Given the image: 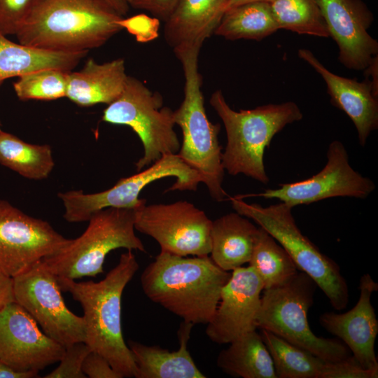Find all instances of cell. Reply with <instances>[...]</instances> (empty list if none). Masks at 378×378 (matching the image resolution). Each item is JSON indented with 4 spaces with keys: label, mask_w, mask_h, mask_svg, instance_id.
I'll return each mask as SVG.
<instances>
[{
    "label": "cell",
    "mask_w": 378,
    "mask_h": 378,
    "mask_svg": "<svg viewBox=\"0 0 378 378\" xmlns=\"http://www.w3.org/2000/svg\"><path fill=\"white\" fill-rule=\"evenodd\" d=\"M231 273L207 256H179L160 251L141 276L144 293L184 322L206 324Z\"/></svg>",
    "instance_id": "obj_1"
},
{
    "label": "cell",
    "mask_w": 378,
    "mask_h": 378,
    "mask_svg": "<svg viewBox=\"0 0 378 378\" xmlns=\"http://www.w3.org/2000/svg\"><path fill=\"white\" fill-rule=\"evenodd\" d=\"M139 267L134 254L127 250L99 282H77L57 276L62 291L69 293L83 307L84 342L106 358L122 378L136 377L137 374L134 357L122 335L121 302L125 288Z\"/></svg>",
    "instance_id": "obj_2"
},
{
    "label": "cell",
    "mask_w": 378,
    "mask_h": 378,
    "mask_svg": "<svg viewBox=\"0 0 378 378\" xmlns=\"http://www.w3.org/2000/svg\"><path fill=\"white\" fill-rule=\"evenodd\" d=\"M122 17L106 0H37L15 36L39 49L88 52L122 29Z\"/></svg>",
    "instance_id": "obj_3"
},
{
    "label": "cell",
    "mask_w": 378,
    "mask_h": 378,
    "mask_svg": "<svg viewBox=\"0 0 378 378\" xmlns=\"http://www.w3.org/2000/svg\"><path fill=\"white\" fill-rule=\"evenodd\" d=\"M209 103L222 120L227 144L222 164L232 176L244 174L262 183L270 181L264 164V154L272 138L287 125L303 118L293 102L270 104L253 109L234 111L221 90L212 93Z\"/></svg>",
    "instance_id": "obj_4"
},
{
    "label": "cell",
    "mask_w": 378,
    "mask_h": 378,
    "mask_svg": "<svg viewBox=\"0 0 378 378\" xmlns=\"http://www.w3.org/2000/svg\"><path fill=\"white\" fill-rule=\"evenodd\" d=\"M201 48L193 46L174 50L184 76L183 100L174 111L175 123L180 127L183 135L177 154L197 172L210 195L216 201H222L227 194L222 186L225 169L222 164V147L218 141L220 125L210 122L204 108L202 76L198 66Z\"/></svg>",
    "instance_id": "obj_5"
},
{
    "label": "cell",
    "mask_w": 378,
    "mask_h": 378,
    "mask_svg": "<svg viewBox=\"0 0 378 378\" xmlns=\"http://www.w3.org/2000/svg\"><path fill=\"white\" fill-rule=\"evenodd\" d=\"M228 199L236 212L252 219L283 246L298 270L314 280L335 309L346 308L349 288L340 267L301 232L293 216V207L282 202L263 206L247 203L237 196Z\"/></svg>",
    "instance_id": "obj_6"
},
{
    "label": "cell",
    "mask_w": 378,
    "mask_h": 378,
    "mask_svg": "<svg viewBox=\"0 0 378 378\" xmlns=\"http://www.w3.org/2000/svg\"><path fill=\"white\" fill-rule=\"evenodd\" d=\"M316 287L309 276L298 271L286 284L264 289L257 326L325 361H337L351 355L348 347L337 338L316 336L308 323Z\"/></svg>",
    "instance_id": "obj_7"
},
{
    "label": "cell",
    "mask_w": 378,
    "mask_h": 378,
    "mask_svg": "<svg viewBox=\"0 0 378 378\" xmlns=\"http://www.w3.org/2000/svg\"><path fill=\"white\" fill-rule=\"evenodd\" d=\"M136 210L108 207L97 211L80 237L43 258L41 264L59 277L76 280L103 273L105 258L113 250L124 248L146 252L134 232Z\"/></svg>",
    "instance_id": "obj_8"
},
{
    "label": "cell",
    "mask_w": 378,
    "mask_h": 378,
    "mask_svg": "<svg viewBox=\"0 0 378 378\" xmlns=\"http://www.w3.org/2000/svg\"><path fill=\"white\" fill-rule=\"evenodd\" d=\"M102 119L111 124L127 125L138 135L144 155L135 164L137 172L180 149L174 111L163 106V98L158 92L152 91L132 76H127L122 92L108 104Z\"/></svg>",
    "instance_id": "obj_9"
},
{
    "label": "cell",
    "mask_w": 378,
    "mask_h": 378,
    "mask_svg": "<svg viewBox=\"0 0 378 378\" xmlns=\"http://www.w3.org/2000/svg\"><path fill=\"white\" fill-rule=\"evenodd\" d=\"M176 181L169 190H196L201 179L196 171L188 166L176 154L163 156L144 171L120 178L112 188L96 193H84L81 190L58 193L62 202L64 218L69 223L88 221L92 214L113 207L138 209L146 200L139 199L141 191L150 183L167 177Z\"/></svg>",
    "instance_id": "obj_10"
},
{
    "label": "cell",
    "mask_w": 378,
    "mask_h": 378,
    "mask_svg": "<svg viewBox=\"0 0 378 378\" xmlns=\"http://www.w3.org/2000/svg\"><path fill=\"white\" fill-rule=\"evenodd\" d=\"M14 300L24 308L48 337L66 347L85 342L83 316L66 307L57 275L41 262L13 278Z\"/></svg>",
    "instance_id": "obj_11"
},
{
    "label": "cell",
    "mask_w": 378,
    "mask_h": 378,
    "mask_svg": "<svg viewBox=\"0 0 378 378\" xmlns=\"http://www.w3.org/2000/svg\"><path fill=\"white\" fill-rule=\"evenodd\" d=\"M212 221L187 201L144 205L138 209L135 230L153 237L161 251L179 256H207Z\"/></svg>",
    "instance_id": "obj_12"
},
{
    "label": "cell",
    "mask_w": 378,
    "mask_h": 378,
    "mask_svg": "<svg viewBox=\"0 0 378 378\" xmlns=\"http://www.w3.org/2000/svg\"><path fill=\"white\" fill-rule=\"evenodd\" d=\"M326 155L324 167L310 178L281 183L278 188L266 189L260 193L237 197L277 199L293 208L335 197L365 199L374 190V183L351 167L347 151L341 141H332Z\"/></svg>",
    "instance_id": "obj_13"
},
{
    "label": "cell",
    "mask_w": 378,
    "mask_h": 378,
    "mask_svg": "<svg viewBox=\"0 0 378 378\" xmlns=\"http://www.w3.org/2000/svg\"><path fill=\"white\" fill-rule=\"evenodd\" d=\"M71 239L0 200V270L13 278L67 246Z\"/></svg>",
    "instance_id": "obj_14"
},
{
    "label": "cell",
    "mask_w": 378,
    "mask_h": 378,
    "mask_svg": "<svg viewBox=\"0 0 378 378\" xmlns=\"http://www.w3.org/2000/svg\"><path fill=\"white\" fill-rule=\"evenodd\" d=\"M65 347L46 335L13 301L0 309V360L18 371H39L59 362Z\"/></svg>",
    "instance_id": "obj_15"
},
{
    "label": "cell",
    "mask_w": 378,
    "mask_h": 378,
    "mask_svg": "<svg viewBox=\"0 0 378 378\" xmlns=\"http://www.w3.org/2000/svg\"><path fill=\"white\" fill-rule=\"evenodd\" d=\"M262 283L251 267L232 270L223 286L206 334L213 342L229 344L239 336L258 328L257 316L263 290Z\"/></svg>",
    "instance_id": "obj_16"
},
{
    "label": "cell",
    "mask_w": 378,
    "mask_h": 378,
    "mask_svg": "<svg viewBox=\"0 0 378 378\" xmlns=\"http://www.w3.org/2000/svg\"><path fill=\"white\" fill-rule=\"evenodd\" d=\"M329 36L345 67L364 71L378 55V42L368 32L374 17L362 0H317Z\"/></svg>",
    "instance_id": "obj_17"
},
{
    "label": "cell",
    "mask_w": 378,
    "mask_h": 378,
    "mask_svg": "<svg viewBox=\"0 0 378 378\" xmlns=\"http://www.w3.org/2000/svg\"><path fill=\"white\" fill-rule=\"evenodd\" d=\"M377 290L378 284L365 274L359 281V298L352 309L342 314L325 312L319 317L321 325L340 340L364 368L374 371H378L374 351L378 321L371 297Z\"/></svg>",
    "instance_id": "obj_18"
},
{
    "label": "cell",
    "mask_w": 378,
    "mask_h": 378,
    "mask_svg": "<svg viewBox=\"0 0 378 378\" xmlns=\"http://www.w3.org/2000/svg\"><path fill=\"white\" fill-rule=\"evenodd\" d=\"M298 54L323 78L331 104L350 118L359 144L364 146L370 133L378 128V92L371 80L360 82L335 74L308 49L301 48Z\"/></svg>",
    "instance_id": "obj_19"
},
{
    "label": "cell",
    "mask_w": 378,
    "mask_h": 378,
    "mask_svg": "<svg viewBox=\"0 0 378 378\" xmlns=\"http://www.w3.org/2000/svg\"><path fill=\"white\" fill-rule=\"evenodd\" d=\"M228 0H178L164 21V36L173 50L202 47L214 34Z\"/></svg>",
    "instance_id": "obj_20"
},
{
    "label": "cell",
    "mask_w": 378,
    "mask_h": 378,
    "mask_svg": "<svg viewBox=\"0 0 378 378\" xmlns=\"http://www.w3.org/2000/svg\"><path fill=\"white\" fill-rule=\"evenodd\" d=\"M127 76L122 58L104 63L90 58L80 70L67 72L65 97L80 106L109 104L122 92Z\"/></svg>",
    "instance_id": "obj_21"
},
{
    "label": "cell",
    "mask_w": 378,
    "mask_h": 378,
    "mask_svg": "<svg viewBox=\"0 0 378 378\" xmlns=\"http://www.w3.org/2000/svg\"><path fill=\"white\" fill-rule=\"evenodd\" d=\"M193 326L183 321L178 330L179 348L174 351L129 341L137 368L136 378H205L187 348Z\"/></svg>",
    "instance_id": "obj_22"
},
{
    "label": "cell",
    "mask_w": 378,
    "mask_h": 378,
    "mask_svg": "<svg viewBox=\"0 0 378 378\" xmlns=\"http://www.w3.org/2000/svg\"><path fill=\"white\" fill-rule=\"evenodd\" d=\"M259 229V226L236 211L212 221L211 259L227 272L248 263Z\"/></svg>",
    "instance_id": "obj_23"
},
{
    "label": "cell",
    "mask_w": 378,
    "mask_h": 378,
    "mask_svg": "<svg viewBox=\"0 0 378 378\" xmlns=\"http://www.w3.org/2000/svg\"><path fill=\"white\" fill-rule=\"evenodd\" d=\"M88 54L39 49L15 43L0 32V85L7 78L43 69L73 70Z\"/></svg>",
    "instance_id": "obj_24"
},
{
    "label": "cell",
    "mask_w": 378,
    "mask_h": 378,
    "mask_svg": "<svg viewBox=\"0 0 378 378\" xmlns=\"http://www.w3.org/2000/svg\"><path fill=\"white\" fill-rule=\"evenodd\" d=\"M225 373L242 378H277L272 357L256 330L229 343L216 360Z\"/></svg>",
    "instance_id": "obj_25"
},
{
    "label": "cell",
    "mask_w": 378,
    "mask_h": 378,
    "mask_svg": "<svg viewBox=\"0 0 378 378\" xmlns=\"http://www.w3.org/2000/svg\"><path fill=\"white\" fill-rule=\"evenodd\" d=\"M278 29L270 2L258 1L227 9L214 34L229 40L260 41Z\"/></svg>",
    "instance_id": "obj_26"
},
{
    "label": "cell",
    "mask_w": 378,
    "mask_h": 378,
    "mask_svg": "<svg viewBox=\"0 0 378 378\" xmlns=\"http://www.w3.org/2000/svg\"><path fill=\"white\" fill-rule=\"evenodd\" d=\"M0 164L24 178L42 180L52 172L55 162L48 144H32L0 131Z\"/></svg>",
    "instance_id": "obj_27"
},
{
    "label": "cell",
    "mask_w": 378,
    "mask_h": 378,
    "mask_svg": "<svg viewBox=\"0 0 378 378\" xmlns=\"http://www.w3.org/2000/svg\"><path fill=\"white\" fill-rule=\"evenodd\" d=\"M248 263L260 277L264 289L282 286L298 272L287 251L261 227Z\"/></svg>",
    "instance_id": "obj_28"
},
{
    "label": "cell",
    "mask_w": 378,
    "mask_h": 378,
    "mask_svg": "<svg viewBox=\"0 0 378 378\" xmlns=\"http://www.w3.org/2000/svg\"><path fill=\"white\" fill-rule=\"evenodd\" d=\"M260 334L277 378H321L326 361L268 330L261 329Z\"/></svg>",
    "instance_id": "obj_29"
},
{
    "label": "cell",
    "mask_w": 378,
    "mask_h": 378,
    "mask_svg": "<svg viewBox=\"0 0 378 378\" xmlns=\"http://www.w3.org/2000/svg\"><path fill=\"white\" fill-rule=\"evenodd\" d=\"M270 4L279 29L329 37L317 0H273Z\"/></svg>",
    "instance_id": "obj_30"
},
{
    "label": "cell",
    "mask_w": 378,
    "mask_h": 378,
    "mask_svg": "<svg viewBox=\"0 0 378 378\" xmlns=\"http://www.w3.org/2000/svg\"><path fill=\"white\" fill-rule=\"evenodd\" d=\"M67 72L43 69L18 77L13 88L21 100H54L66 97Z\"/></svg>",
    "instance_id": "obj_31"
},
{
    "label": "cell",
    "mask_w": 378,
    "mask_h": 378,
    "mask_svg": "<svg viewBox=\"0 0 378 378\" xmlns=\"http://www.w3.org/2000/svg\"><path fill=\"white\" fill-rule=\"evenodd\" d=\"M91 349L84 342H76L66 347L60 359L59 365L45 378H86L83 364Z\"/></svg>",
    "instance_id": "obj_32"
},
{
    "label": "cell",
    "mask_w": 378,
    "mask_h": 378,
    "mask_svg": "<svg viewBox=\"0 0 378 378\" xmlns=\"http://www.w3.org/2000/svg\"><path fill=\"white\" fill-rule=\"evenodd\" d=\"M37 0H0V32L16 34Z\"/></svg>",
    "instance_id": "obj_33"
},
{
    "label": "cell",
    "mask_w": 378,
    "mask_h": 378,
    "mask_svg": "<svg viewBox=\"0 0 378 378\" xmlns=\"http://www.w3.org/2000/svg\"><path fill=\"white\" fill-rule=\"evenodd\" d=\"M123 29L134 35L137 42L148 43L157 38L160 26V19L144 13L135 15L127 18H121L118 21Z\"/></svg>",
    "instance_id": "obj_34"
},
{
    "label": "cell",
    "mask_w": 378,
    "mask_h": 378,
    "mask_svg": "<svg viewBox=\"0 0 378 378\" xmlns=\"http://www.w3.org/2000/svg\"><path fill=\"white\" fill-rule=\"evenodd\" d=\"M378 371L367 370L352 356L326 362L321 378H377Z\"/></svg>",
    "instance_id": "obj_35"
},
{
    "label": "cell",
    "mask_w": 378,
    "mask_h": 378,
    "mask_svg": "<svg viewBox=\"0 0 378 378\" xmlns=\"http://www.w3.org/2000/svg\"><path fill=\"white\" fill-rule=\"evenodd\" d=\"M83 371L90 378H122L100 354L91 351L85 357Z\"/></svg>",
    "instance_id": "obj_36"
},
{
    "label": "cell",
    "mask_w": 378,
    "mask_h": 378,
    "mask_svg": "<svg viewBox=\"0 0 378 378\" xmlns=\"http://www.w3.org/2000/svg\"><path fill=\"white\" fill-rule=\"evenodd\" d=\"M178 0H134L130 6L146 10L165 21Z\"/></svg>",
    "instance_id": "obj_37"
},
{
    "label": "cell",
    "mask_w": 378,
    "mask_h": 378,
    "mask_svg": "<svg viewBox=\"0 0 378 378\" xmlns=\"http://www.w3.org/2000/svg\"><path fill=\"white\" fill-rule=\"evenodd\" d=\"M13 301V278L0 270V309Z\"/></svg>",
    "instance_id": "obj_38"
},
{
    "label": "cell",
    "mask_w": 378,
    "mask_h": 378,
    "mask_svg": "<svg viewBox=\"0 0 378 378\" xmlns=\"http://www.w3.org/2000/svg\"><path fill=\"white\" fill-rule=\"evenodd\" d=\"M38 371H18L0 360V378H34L38 377Z\"/></svg>",
    "instance_id": "obj_39"
},
{
    "label": "cell",
    "mask_w": 378,
    "mask_h": 378,
    "mask_svg": "<svg viewBox=\"0 0 378 378\" xmlns=\"http://www.w3.org/2000/svg\"><path fill=\"white\" fill-rule=\"evenodd\" d=\"M120 15L123 16L127 13L130 5L125 0H106Z\"/></svg>",
    "instance_id": "obj_40"
},
{
    "label": "cell",
    "mask_w": 378,
    "mask_h": 378,
    "mask_svg": "<svg viewBox=\"0 0 378 378\" xmlns=\"http://www.w3.org/2000/svg\"><path fill=\"white\" fill-rule=\"evenodd\" d=\"M258 1L271 2L273 0H228L227 6H226V10L231 7H233V6H235L241 4L251 2V1Z\"/></svg>",
    "instance_id": "obj_41"
},
{
    "label": "cell",
    "mask_w": 378,
    "mask_h": 378,
    "mask_svg": "<svg viewBox=\"0 0 378 378\" xmlns=\"http://www.w3.org/2000/svg\"><path fill=\"white\" fill-rule=\"evenodd\" d=\"M128 4L130 6L132 4V3L134 1V0H125Z\"/></svg>",
    "instance_id": "obj_42"
},
{
    "label": "cell",
    "mask_w": 378,
    "mask_h": 378,
    "mask_svg": "<svg viewBox=\"0 0 378 378\" xmlns=\"http://www.w3.org/2000/svg\"><path fill=\"white\" fill-rule=\"evenodd\" d=\"M0 126H1V123H0ZM1 127H0V131H1Z\"/></svg>",
    "instance_id": "obj_43"
}]
</instances>
